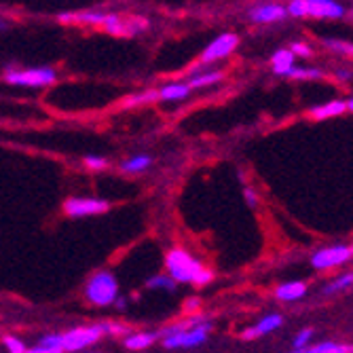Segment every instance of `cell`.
<instances>
[{
	"label": "cell",
	"mask_w": 353,
	"mask_h": 353,
	"mask_svg": "<svg viewBox=\"0 0 353 353\" xmlns=\"http://www.w3.org/2000/svg\"><path fill=\"white\" fill-rule=\"evenodd\" d=\"M165 271L176 283H192L195 288H203L214 281V271L186 248H172L165 252Z\"/></svg>",
	"instance_id": "obj_1"
},
{
	"label": "cell",
	"mask_w": 353,
	"mask_h": 353,
	"mask_svg": "<svg viewBox=\"0 0 353 353\" xmlns=\"http://www.w3.org/2000/svg\"><path fill=\"white\" fill-rule=\"evenodd\" d=\"M83 294L93 307H110L119 296V279L112 271L100 269L87 277L83 285Z\"/></svg>",
	"instance_id": "obj_2"
},
{
	"label": "cell",
	"mask_w": 353,
	"mask_h": 353,
	"mask_svg": "<svg viewBox=\"0 0 353 353\" xmlns=\"http://www.w3.org/2000/svg\"><path fill=\"white\" fill-rule=\"evenodd\" d=\"M5 83L15 87L28 89H43L57 81V70L51 66H37V68H7L3 74Z\"/></svg>",
	"instance_id": "obj_3"
},
{
	"label": "cell",
	"mask_w": 353,
	"mask_h": 353,
	"mask_svg": "<svg viewBox=\"0 0 353 353\" xmlns=\"http://www.w3.org/2000/svg\"><path fill=\"white\" fill-rule=\"evenodd\" d=\"M237 47H239V37L233 34V32H222L220 37H216V39L203 49V53H201L199 59L195 61V66L190 68L188 77H190V74H195V72H201V70H208L210 63L220 61V59H224V57H229Z\"/></svg>",
	"instance_id": "obj_4"
},
{
	"label": "cell",
	"mask_w": 353,
	"mask_h": 353,
	"mask_svg": "<svg viewBox=\"0 0 353 353\" xmlns=\"http://www.w3.org/2000/svg\"><path fill=\"white\" fill-rule=\"evenodd\" d=\"M102 336H104L102 324L74 326L66 332H61V349L63 353H77V351L93 347L95 343H100Z\"/></svg>",
	"instance_id": "obj_5"
},
{
	"label": "cell",
	"mask_w": 353,
	"mask_h": 353,
	"mask_svg": "<svg viewBox=\"0 0 353 353\" xmlns=\"http://www.w3.org/2000/svg\"><path fill=\"white\" fill-rule=\"evenodd\" d=\"M63 214L68 218H89V216H100L110 212L112 203L108 199H100V197H68L63 201Z\"/></svg>",
	"instance_id": "obj_6"
},
{
	"label": "cell",
	"mask_w": 353,
	"mask_h": 353,
	"mask_svg": "<svg viewBox=\"0 0 353 353\" xmlns=\"http://www.w3.org/2000/svg\"><path fill=\"white\" fill-rule=\"evenodd\" d=\"M214 330V324L212 319L197 328H190V330H182V332H176V334H170V336H163V347L165 349H195L199 345H203L208 339H210V332Z\"/></svg>",
	"instance_id": "obj_7"
},
{
	"label": "cell",
	"mask_w": 353,
	"mask_h": 353,
	"mask_svg": "<svg viewBox=\"0 0 353 353\" xmlns=\"http://www.w3.org/2000/svg\"><path fill=\"white\" fill-rule=\"evenodd\" d=\"M351 259H353V250L349 245H330V248L317 250L311 256V267L317 271H328L332 267L347 265Z\"/></svg>",
	"instance_id": "obj_8"
},
{
	"label": "cell",
	"mask_w": 353,
	"mask_h": 353,
	"mask_svg": "<svg viewBox=\"0 0 353 353\" xmlns=\"http://www.w3.org/2000/svg\"><path fill=\"white\" fill-rule=\"evenodd\" d=\"M106 15H108V11L87 9V11H74V13H61L57 19H59V23H66V26H87V28L102 30Z\"/></svg>",
	"instance_id": "obj_9"
},
{
	"label": "cell",
	"mask_w": 353,
	"mask_h": 353,
	"mask_svg": "<svg viewBox=\"0 0 353 353\" xmlns=\"http://www.w3.org/2000/svg\"><path fill=\"white\" fill-rule=\"evenodd\" d=\"M307 3V17L317 19H341L345 15L343 5L336 0H305Z\"/></svg>",
	"instance_id": "obj_10"
},
{
	"label": "cell",
	"mask_w": 353,
	"mask_h": 353,
	"mask_svg": "<svg viewBox=\"0 0 353 353\" xmlns=\"http://www.w3.org/2000/svg\"><path fill=\"white\" fill-rule=\"evenodd\" d=\"M250 19L254 23H275L288 17L285 7L279 3H261V5H254L250 9Z\"/></svg>",
	"instance_id": "obj_11"
},
{
	"label": "cell",
	"mask_w": 353,
	"mask_h": 353,
	"mask_svg": "<svg viewBox=\"0 0 353 353\" xmlns=\"http://www.w3.org/2000/svg\"><path fill=\"white\" fill-rule=\"evenodd\" d=\"M283 326V315L279 313H269L265 315L263 319H259V324L252 326V328H245L241 332V339L243 341H254V339H259V336H265V334H271L275 330H279Z\"/></svg>",
	"instance_id": "obj_12"
},
{
	"label": "cell",
	"mask_w": 353,
	"mask_h": 353,
	"mask_svg": "<svg viewBox=\"0 0 353 353\" xmlns=\"http://www.w3.org/2000/svg\"><path fill=\"white\" fill-rule=\"evenodd\" d=\"M190 87L186 85V81H172L165 83L163 87L157 89V98L159 102H182L190 95Z\"/></svg>",
	"instance_id": "obj_13"
},
{
	"label": "cell",
	"mask_w": 353,
	"mask_h": 353,
	"mask_svg": "<svg viewBox=\"0 0 353 353\" xmlns=\"http://www.w3.org/2000/svg\"><path fill=\"white\" fill-rule=\"evenodd\" d=\"M307 294V283L305 281H283L275 288V299L281 303H294L301 301Z\"/></svg>",
	"instance_id": "obj_14"
},
{
	"label": "cell",
	"mask_w": 353,
	"mask_h": 353,
	"mask_svg": "<svg viewBox=\"0 0 353 353\" xmlns=\"http://www.w3.org/2000/svg\"><path fill=\"white\" fill-rule=\"evenodd\" d=\"M224 81V72L220 70H201V72H195V74H190L186 79V85L190 89H205V87H214L218 83Z\"/></svg>",
	"instance_id": "obj_15"
},
{
	"label": "cell",
	"mask_w": 353,
	"mask_h": 353,
	"mask_svg": "<svg viewBox=\"0 0 353 353\" xmlns=\"http://www.w3.org/2000/svg\"><path fill=\"white\" fill-rule=\"evenodd\" d=\"M271 66L277 77H290L294 70V53L290 49H277L271 57Z\"/></svg>",
	"instance_id": "obj_16"
},
{
	"label": "cell",
	"mask_w": 353,
	"mask_h": 353,
	"mask_svg": "<svg viewBox=\"0 0 353 353\" xmlns=\"http://www.w3.org/2000/svg\"><path fill=\"white\" fill-rule=\"evenodd\" d=\"M159 341V334L157 332H130L125 339H123V345L125 349L130 351H144L148 347H152L154 343Z\"/></svg>",
	"instance_id": "obj_17"
},
{
	"label": "cell",
	"mask_w": 353,
	"mask_h": 353,
	"mask_svg": "<svg viewBox=\"0 0 353 353\" xmlns=\"http://www.w3.org/2000/svg\"><path fill=\"white\" fill-rule=\"evenodd\" d=\"M26 353H63L61 349V334L59 332H49V334H43L41 341L26 349Z\"/></svg>",
	"instance_id": "obj_18"
},
{
	"label": "cell",
	"mask_w": 353,
	"mask_h": 353,
	"mask_svg": "<svg viewBox=\"0 0 353 353\" xmlns=\"http://www.w3.org/2000/svg\"><path fill=\"white\" fill-rule=\"evenodd\" d=\"M150 165H152V157H150V154H134V157H130V159H125L119 170H121L123 174L138 176V174H144Z\"/></svg>",
	"instance_id": "obj_19"
},
{
	"label": "cell",
	"mask_w": 353,
	"mask_h": 353,
	"mask_svg": "<svg viewBox=\"0 0 353 353\" xmlns=\"http://www.w3.org/2000/svg\"><path fill=\"white\" fill-rule=\"evenodd\" d=\"M347 110V104L343 100H332L324 106H315L309 110V117L315 119V121H324V119H334V117H341L343 112Z\"/></svg>",
	"instance_id": "obj_20"
},
{
	"label": "cell",
	"mask_w": 353,
	"mask_h": 353,
	"mask_svg": "<svg viewBox=\"0 0 353 353\" xmlns=\"http://www.w3.org/2000/svg\"><path fill=\"white\" fill-rule=\"evenodd\" d=\"M152 102H159L157 89H144V91L127 95V98L121 102V106L123 108H138V106H146V104H152Z\"/></svg>",
	"instance_id": "obj_21"
},
{
	"label": "cell",
	"mask_w": 353,
	"mask_h": 353,
	"mask_svg": "<svg viewBox=\"0 0 353 353\" xmlns=\"http://www.w3.org/2000/svg\"><path fill=\"white\" fill-rule=\"evenodd\" d=\"M148 290H163V292H176L178 283L168 275V273H154L146 279Z\"/></svg>",
	"instance_id": "obj_22"
},
{
	"label": "cell",
	"mask_w": 353,
	"mask_h": 353,
	"mask_svg": "<svg viewBox=\"0 0 353 353\" xmlns=\"http://www.w3.org/2000/svg\"><path fill=\"white\" fill-rule=\"evenodd\" d=\"M299 353H353V345H345V343H332V341H326V343H317L313 347H307Z\"/></svg>",
	"instance_id": "obj_23"
},
{
	"label": "cell",
	"mask_w": 353,
	"mask_h": 353,
	"mask_svg": "<svg viewBox=\"0 0 353 353\" xmlns=\"http://www.w3.org/2000/svg\"><path fill=\"white\" fill-rule=\"evenodd\" d=\"M83 165L89 172H106L110 168V161H108L106 157H100V154H87L83 159Z\"/></svg>",
	"instance_id": "obj_24"
},
{
	"label": "cell",
	"mask_w": 353,
	"mask_h": 353,
	"mask_svg": "<svg viewBox=\"0 0 353 353\" xmlns=\"http://www.w3.org/2000/svg\"><path fill=\"white\" fill-rule=\"evenodd\" d=\"M324 72L317 70V68H299L294 66V70L290 72V79L294 81H315V79H322Z\"/></svg>",
	"instance_id": "obj_25"
},
{
	"label": "cell",
	"mask_w": 353,
	"mask_h": 353,
	"mask_svg": "<svg viewBox=\"0 0 353 353\" xmlns=\"http://www.w3.org/2000/svg\"><path fill=\"white\" fill-rule=\"evenodd\" d=\"M353 285V271L351 273H345V275H341V277H336L328 288H326V294H334V292H341V290H345V288H351Z\"/></svg>",
	"instance_id": "obj_26"
},
{
	"label": "cell",
	"mask_w": 353,
	"mask_h": 353,
	"mask_svg": "<svg viewBox=\"0 0 353 353\" xmlns=\"http://www.w3.org/2000/svg\"><path fill=\"white\" fill-rule=\"evenodd\" d=\"M102 328H104V334H108V336H123V339L132 332L130 326L119 324V322H104Z\"/></svg>",
	"instance_id": "obj_27"
},
{
	"label": "cell",
	"mask_w": 353,
	"mask_h": 353,
	"mask_svg": "<svg viewBox=\"0 0 353 353\" xmlns=\"http://www.w3.org/2000/svg\"><path fill=\"white\" fill-rule=\"evenodd\" d=\"M324 45L330 47V49L336 51V53H343V55H351V57H353V43L336 41V39H324Z\"/></svg>",
	"instance_id": "obj_28"
},
{
	"label": "cell",
	"mask_w": 353,
	"mask_h": 353,
	"mask_svg": "<svg viewBox=\"0 0 353 353\" xmlns=\"http://www.w3.org/2000/svg\"><path fill=\"white\" fill-rule=\"evenodd\" d=\"M3 345H5V349L9 351V353H26V343L19 339V336H13V334H7L5 339H3Z\"/></svg>",
	"instance_id": "obj_29"
},
{
	"label": "cell",
	"mask_w": 353,
	"mask_h": 353,
	"mask_svg": "<svg viewBox=\"0 0 353 353\" xmlns=\"http://www.w3.org/2000/svg\"><path fill=\"white\" fill-rule=\"evenodd\" d=\"M285 13L290 17H307V3L305 0H290V5L285 7Z\"/></svg>",
	"instance_id": "obj_30"
},
{
	"label": "cell",
	"mask_w": 353,
	"mask_h": 353,
	"mask_svg": "<svg viewBox=\"0 0 353 353\" xmlns=\"http://www.w3.org/2000/svg\"><path fill=\"white\" fill-rule=\"evenodd\" d=\"M311 336H313V328H303V330L296 334V339H294V351H303V349H307V347H309Z\"/></svg>",
	"instance_id": "obj_31"
},
{
	"label": "cell",
	"mask_w": 353,
	"mask_h": 353,
	"mask_svg": "<svg viewBox=\"0 0 353 353\" xmlns=\"http://www.w3.org/2000/svg\"><path fill=\"white\" fill-rule=\"evenodd\" d=\"M243 197H245V203H248L250 208H256V205H259V201H261L259 192H256L254 188H250V186H245V190H243Z\"/></svg>",
	"instance_id": "obj_32"
},
{
	"label": "cell",
	"mask_w": 353,
	"mask_h": 353,
	"mask_svg": "<svg viewBox=\"0 0 353 353\" xmlns=\"http://www.w3.org/2000/svg\"><path fill=\"white\" fill-rule=\"evenodd\" d=\"M290 51L294 53V57H296V55H301V57H309V55L313 53V51H311V47H309V45H305V43H292V45H290Z\"/></svg>",
	"instance_id": "obj_33"
},
{
	"label": "cell",
	"mask_w": 353,
	"mask_h": 353,
	"mask_svg": "<svg viewBox=\"0 0 353 353\" xmlns=\"http://www.w3.org/2000/svg\"><path fill=\"white\" fill-rule=\"evenodd\" d=\"M201 307V301L197 299V296H192V299H186V303H184V311L188 313V315H192V313H197V309Z\"/></svg>",
	"instance_id": "obj_34"
},
{
	"label": "cell",
	"mask_w": 353,
	"mask_h": 353,
	"mask_svg": "<svg viewBox=\"0 0 353 353\" xmlns=\"http://www.w3.org/2000/svg\"><path fill=\"white\" fill-rule=\"evenodd\" d=\"M114 307H117V309H125V307H127V299H125V296H117Z\"/></svg>",
	"instance_id": "obj_35"
},
{
	"label": "cell",
	"mask_w": 353,
	"mask_h": 353,
	"mask_svg": "<svg viewBox=\"0 0 353 353\" xmlns=\"http://www.w3.org/2000/svg\"><path fill=\"white\" fill-rule=\"evenodd\" d=\"M345 104H347V110H351V112H353V98H351V100H347Z\"/></svg>",
	"instance_id": "obj_36"
},
{
	"label": "cell",
	"mask_w": 353,
	"mask_h": 353,
	"mask_svg": "<svg viewBox=\"0 0 353 353\" xmlns=\"http://www.w3.org/2000/svg\"><path fill=\"white\" fill-rule=\"evenodd\" d=\"M349 77H351L349 72H341V70H339V79H349Z\"/></svg>",
	"instance_id": "obj_37"
},
{
	"label": "cell",
	"mask_w": 353,
	"mask_h": 353,
	"mask_svg": "<svg viewBox=\"0 0 353 353\" xmlns=\"http://www.w3.org/2000/svg\"><path fill=\"white\" fill-rule=\"evenodd\" d=\"M7 28V21L5 19H0V30H5Z\"/></svg>",
	"instance_id": "obj_38"
},
{
	"label": "cell",
	"mask_w": 353,
	"mask_h": 353,
	"mask_svg": "<svg viewBox=\"0 0 353 353\" xmlns=\"http://www.w3.org/2000/svg\"><path fill=\"white\" fill-rule=\"evenodd\" d=\"M351 15H353V9H351Z\"/></svg>",
	"instance_id": "obj_39"
},
{
	"label": "cell",
	"mask_w": 353,
	"mask_h": 353,
	"mask_svg": "<svg viewBox=\"0 0 353 353\" xmlns=\"http://www.w3.org/2000/svg\"><path fill=\"white\" fill-rule=\"evenodd\" d=\"M351 250H353V245H351Z\"/></svg>",
	"instance_id": "obj_40"
}]
</instances>
